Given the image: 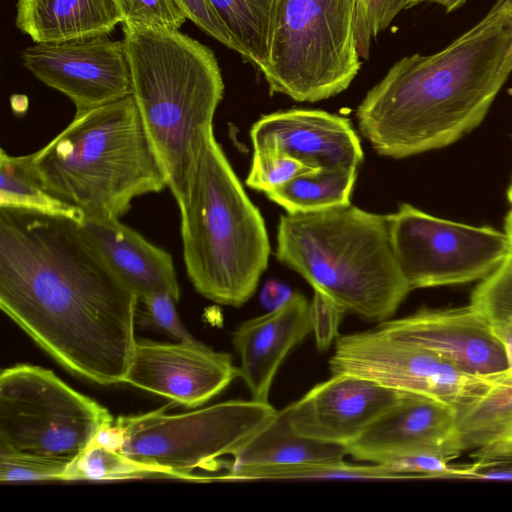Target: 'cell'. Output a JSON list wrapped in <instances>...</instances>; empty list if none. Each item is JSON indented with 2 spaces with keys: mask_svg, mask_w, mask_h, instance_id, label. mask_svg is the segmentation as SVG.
Returning <instances> with one entry per match:
<instances>
[{
  "mask_svg": "<svg viewBox=\"0 0 512 512\" xmlns=\"http://www.w3.org/2000/svg\"><path fill=\"white\" fill-rule=\"evenodd\" d=\"M0 307L68 371L100 385L123 383L138 297L79 220L0 208Z\"/></svg>",
  "mask_w": 512,
  "mask_h": 512,
  "instance_id": "obj_1",
  "label": "cell"
},
{
  "mask_svg": "<svg viewBox=\"0 0 512 512\" xmlns=\"http://www.w3.org/2000/svg\"><path fill=\"white\" fill-rule=\"evenodd\" d=\"M240 49L241 57L262 72L269 60L278 0H209Z\"/></svg>",
  "mask_w": 512,
  "mask_h": 512,
  "instance_id": "obj_24",
  "label": "cell"
},
{
  "mask_svg": "<svg viewBox=\"0 0 512 512\" xmlns=\"http://www.w3.org/2000/svg\"><path fill=\"white\" fill-rule=\"evenodd\" d=\"M121 25L159 26L179 29L186 22L174 0H113Z\"/></svg>",
  "mask_w": 512,
  "mask_h": 512,
  "instance_id": "obj_31",
  "label": "cell"
},
{
  "mask_svg": "<svg viewBox=\"0 0 512 512\" xmlns=\"http://www.w3.org/2000/svg\"><path fill=\"white\" fill-rule=\"evenodd\" d=\"M456 421L454 407L406 394L346 447L353 458L377 464L422 453L454 459L463 451Z\"/></svg>",
  "mask_w": 512,
  "mask_h": 512,
  "instance_id": "obj_16",
  "label": "cell"
},
{
  "mask_svg": "<svg viewBox=\"0 0 512 512\" xmlns=\"http://www.w3.org/2000/svg\"><path fill=\"white\" fill-rule=\"evenodd\" d=\"M131 89L177 205L223 98L214 52L179 29L122 25Z\"/></svg>",
  "mask_w": 512,
  "mask_h": 512,
  "instance_id": "obj_3",
  "label": "cell"
},
{
  "mask_svg": "<svg viewBox=\"0 0 512 512\" xmlns=\"http://www.w3.org/2000/svg\"><path fill=\"white\" fill-rule=\"evenodd\" d=\"M457 411L462 450L475 456L512 449V368L491 374L487 387Z\"/></svg>",
  "mask_w": 512,
  "mask_h": 512,
  "instance_id": "obj_21",
  "label": "cell"
},
{
  "mask_svg": "<svg viewBox=\"0 0 512 512\" xmlns=\"http://www.w3.org/2000/svg\"><path fill=\"white\" fill-rule=\"evenodd\" d=\"M345 311L323 293L314 290L310 302L312 332L316 346L320 351H326L337 339L338 329Z\"/></svg>",
  "mask_w": 512,
  "mask_h": 512,
  "instance_id": "obj_34",
  "label": "cell"
},
{
  "mask_svg": "<svg viewBox=\"0 0 512 512\" xmlns=\"http://www.w3.org/2000/svg\"><path fill=\"white\" fill-rule=\"evenodd\" d=\"M23 66L46 86L67 96L76 112L131 95L123 41L108 36L61 43H34L22 52Z\"/></svg>",
  "mask_w": 512,
  "mask_h": 512,
  "instance_id": "obj_12",
  "label": "cell"
},
{
  "mask_svg": "<svg viewBox=\"0 0 512 512\" xmlns=\"http://www.w3.org/2000/svg\"><path fill=\"white\" fill-rule=\"evenodd\" d=\"M388 218L394 254L411 290L482 280L512 252L505 230L440 218L408 203Z\"/></svg>",
  "mask_w": 512,
  "mask_h": 512,
  "instance_id": "obj_10",
  "label": "cell"
},
{
  "mask_svg": "<svg viewBox=\"0 0 512 512\" xmlns=\"http://www.w3.org/2000/svg\"><path fill=\"white\" fill-rule=\"evenodd\" d=\"M504 230L512 239V208L509 210V212L506 215Z\"/></svg>",
  "mask_w": 512,
  "mask_h": 512,
  "instance_id": "obj_40",
  "label": "cell"
},
{
  "mask_svg": "<svg viewBox=\"0 0 512 512\" xmlns=\"http://www.w3.org/2000/svg\"><path fill=\"white\" fill-rule=\"evenodd\" d=\"M178 207L183 261L195 290L216 303L242 306L256 291L271 248L264 219L213 129L202 139Z\"/></svg>",
  "mask_w": 512,
  "mask_h": 512,
  "instance_id": "obj_6",
  "label": "cell"
},
{
  "mask_svg": "<svg viewBox=\"0 0 512 512\" xmlns=\"http://www.w3.org/2000/svg\"><path fill=\"white\" fill-rule=\"evenodd\" d=\"M32 165L52 195L83 218L120 219L167 179L132 95L80 112Z\"/></svg>",
  "mask_w": 512,
  "mask_h": 512,
  "instance_id": "obj_4",
  "label": "cell"
},
{
  "mask_svg": "<svg viewBox=\"0 0 512 512\" xmlns=\"http://www.w3.org/2000/svg\"><path fill=\"white\" fill-rule=\"evenodd\" d=\"M389 336L428 349L473 375H491L509 368L505 350L490 320L469 304L428 309L377 327Z\"/></svg>",
  "mask_w": 512,
  "mask_h": 512,
  "instance_id": "obj_15",
  "label": "cell"
},
{
  "mask_svg": "<svg viewBox=\"0 0 512 512\" xmlns=\"http://www.w3.org/2000/svg\"><path fill=\"white\" fill-rule=\"evenodd\" d=\"M404 9V0H355L354 34L360 58H367L372 41Z\"/></svg>",
  "mask_w": 512,
  "mask_h": 512,
  "instance_id": "obj_29",
  "label": "cell"
},
{
  "mask_svg": "<svg viewBox=\"0 0 512 512\" xmlns=\"http://www.w3.org/2000/svg\"><path fill=\"white\" fill-rule=\"evenodd\" d=\"M238 376L239 368L229 353L215 351L200 341L137 340L123 383L196 408Z\"/></svg>",
  "mask_w": 512,
  "mask_h": 512,
  "instance_id": "obj_13",
  "label": "cell"
},
{
  "mask_svg": "<svg viewBox=\"0 0 512 512\" xmlns=\"http://www.w3.org/2000/svg\"><path fill=\"white\" fill-rule=\"evenodd\" d=\"M217 479L229 481L295 480V479H400L384 464L354 465L342 460L290 465L245 466L229 468Z\"/></svg>",
  "mask_w": 512,
  "mask_h": 512,
  "instance_id": "obj_26",
  "label": "cell"
},
{
  "mask_svg": "<svg viewBox=\"0 0 512 512\" xmlns=\"http://www.w3.org/2000/svg\"><path fill=\"white\" fill-rule=\"evenodd\" d=\"M114 421L51 370L17 364L0 373V454L72 463Z\"/></svg>",
  "mask_w": 512,
  "mask_h": 512,
  "instance_id": "obj_9",
  "label": "cell"
},
{
  "mask_svg": "<svg viewBox=\"0 0 512 512\" xmlns=\"http://www.w3.org/2000/svg\"><path fill=\"white\" fill-rule=\"evenodd\" d=\"M121 15L113 0H17L16 27L34 43L108 36Z\"/></svg>",
  "mask_w": 512,
  "mask_h": 512,
  "instance_id": "obj_20",
  "label": "cell"
},
{
  "mask_svg": "<svg viewBox=\"0 0 512 512\" xmlns=\"http://www.w3.org/2000/svg\"><path fill=\"white\" fill-rule=\"evenodd\" d=\"M347 447L297 434L282 410L234 455L226 468L342 460Z\"/></svg>",
  "mask_w": 512,
  "mask_h": 512,
  "instance_id": "obj_22",
  "label": "cell"
},
{
  "mask_svg": "<svg viewBox=\"0 0 512 512\" xmlns=\"http://www.w3.org/2000/svg\"><path fill=\"white\" fill-rule=\"evenodd\" d=\"M160 475L155 467L134 461L118 450L93 441L68 466L62 480H120Z\"/></svg>",
  "mask_w": 512,
  "mask_h": 512,
  "instance_id": "obj_27",
  "label": "cell"
},
{
  "mask_svg": "<svg viewBox=\"0 0 512 512\" xmlns=\"http://www.w3.org/2000/svg\"><path fill=\"white\" fill-rule=\"evenodd\" d=\"M70 464L57 459L0 454V480L1 482L62 480Z\"/></svg>",
  "mask_w": 512,
  "mask_h": 512,
  "instance_id": "obj_32",
  "label": "cell"
},
{
  "mask_svg": "<svg viewBox=\"0 0 512 512\" xmlns=\"http://www.w3.org/2000/svg\"><path fill=\"white\" fill-rule=\"evenodd\" d=\"M81 227L113 271L138 298L167 293L177 301L180 288L170 253L114 218H83Z\"/></svg>",
  "mask_w": 512,
  "mask_h": 512,
  "instance_id": "obj_19",
  "label": "cell"
},
{
  "mask_svg": "<svg viewBox=\"0 0 512 512\" xmlns=\"http://www.w3.org/2000/svg\"><path fill=\"white\" fill-rule=\"evenodd\" d=\"M166 407L120 416L114 421L118 451L164 476L197 479V468L216 469L269 424L278 411L270 403L229 400L185 413Z\"/></svg>",
  "mask_w": 512,
  "mask_h": 512,
  "instance_id": "obj_8",
  "label": "cell"
},
{
  "mask_svg": "<svg viewBox=\"0 0 512 512\" xmlns=\"http://www.w3.org/2000/svg\"><path fill=\"white\" fill-rule=\"evenodd\" d=\"M354 15L355 0H278L261 72L270 93L317 102L346 90L361 67Z\"/></svg>",
  "mask_w": 512,
  "mask_h": 512,
  "instance_id": "obj_7",
  "label": "cell"
},
{
  "mask_svg": "<svg viewBox=\"0 0 512 512\" xmlns=\"http://www.w3.org/2000/svg\"><path fill=\"white\" fill-rule=\"evenodd\" d=\"M309 170L310 167L287 155L254 152L246 185L266 193Z\"/></svg>",
  "mask_w": 512,
  "mask_h": 512,
  "instance_id": "obj_30",
  "label": "cell"
},
{
  "mask_svg": "<svg viewBox=\"0 0 512 512\" xmlns=\"http://www.w3.org/2000/svg\"><path fill=\"white\" fill-rule=\"evenodd\" d=\"M484 456L496 458V459L512 466V449L509 451L503 452V453L484 455ZM476 457H478V456H476Z\"/></svg>",
  "mask_w": 512,
  "mask_h": 512,
  "instance_id": "obj_39",
  "label": "cell"
},
{
  "mask_svg": "<svg viewBox=\"0 0 512 512\" xmlns=\"http://www.w3.org/2000/svg\"><path fill=\"white\" fill-rule=\"evenodd\" d=\"M293 293L285 284L277 280H269L262 288L260 302L265 309L271 311L286 303Z\"/></svg>",
  "mask_w": 512,
  "mask_h": 512,
  "instance_id": "obj_36",
  "label": "cell"
},
{
  "mask_svg": "<svg viewBox=\"0 0 512 512\" xmlns=\"http://www.w3.org/2000/svg\"><path fill=\"white\" fill-rule=\"evenodd\" d=\"M512 73V0L443 50L398 60L356 110L382 156L406 158L449 146L477 128Z\"/></svg>",
  "mask_w": 512,
  "mask_h": 512,
  "instance_id": "obj_2",
  "label": "cell"
},
{
  "mask_svg": "<svg viewBox=\"0 0 512 512\" xmlns=\"http://www.w3.org/2000/svg\"><path fill=\"white\" fill-rule=\"evenodd\" d=\"M329 367L332 374L357 375L456 410L484 391L490 381V375L469 374L440 355L378 328L339 336Z\"/></svg>",
  "mask_w": 512,
  "mask_h": 512,
  "instance_id": "obj_11",
  "label": "cell"
},
{
  "mask_svg": "<svg viewBox=\"0 0 512 512\" xmlns=\"http://www.w3.org/2000/svg\"><path fill=\"white\" fill-rule=\"evenodd\" d=\"M0 208L83 219L78 210L46 190L33 168L31 154L12 156L3 148L0 151Z\"/></svg>",
  "mask_w": 512,
  "mask_h": 512,
  "instance_id": "obj_25",
  "label": "cell"
},
{
  "mask_svg": "<svg viewBox=\"0 0 512 512\" xmlns=\"http://www.w3.org/2000/svg\"><path fill=\"white\" fill-rule=\"evenodd\" d=\"M468 0H404V9L411 8L421 2H433L442 5L447 12L461 7Z\"/></svg>",
  "mask_w": 512,
  "mask_h": 512,
  "instance_id": "obj_38",
  "label": "cell"
},
{
  "mask_svg": "<svg viewBox=\"0 0 512 512\" xmlns=\"http://www.w3.org/2000/svg\"><path fill=\"white\" fill-rule=\"evenodd\" d=\"M275 256L345 313L385 322L411 291L398 266L388 215L351 204L281 215Z\"/></svg>",
  "mask_w": 512,
  "mask_h": 512,
  "instance_id": "obj_5",
  "label": "cell"
},
{
  "mask_svg": "<svg viewBox=\"0 0 512 512\" xmlns=\"http://www.w3.org/2000/svg\"><path fill=\"white\" fill-rule=\"evenodd\" d=\"M491 329L505 350L509 368H512V318L492 321Z\"/></svg>",
  "mask_w": 512,
  "mask_h": 512,
  "instance_id": "obj_37",
  "label": "cell"
},
{
  "mask_svg": "<svg viewBox=\"0 0 512 512\" xmlns=\"http://www.w3.org/2000/svg\"><path fill=\"white\" fill-rule=\"evenodd\" d=\"M176 302L177 300L167 293H155L138 298L142 321L162 331L176 342H198L183 325L176 309Z\"/></svg>",
  "mask_w": 512,
  "mask_h": 512,
  "instance_id": "obj_33",
  "label": "cell"
},
{
  "mask_svg": "<svg viewBox=\"0 0 512 512\" xmlns=\"http://www.w3.org/2000/svg\"><path fill=\"white\" fill-rule=\"evenodd\" d=\"M254 152L292 157L311 169L356 168L363 162L360 139L348 118L315 109L263 115L250 130Z\"/></svg>",
  "mask_w": 512,
  "mask_h": 512,
  "instance_id": "obj_17",
  "label": "cell"
},
{
  "mask_svg": "<svg viewBox=\"0 0 512 512\" xmlns=\"http://www.w3.org/2000/svg\"><path fill=\"white\" fill-rule=\"evenodd\" d=\"M406 394L352 374H332L283 409L306 438L347 446Z\"/></svg>",
  "mask_w": 512,
  "mask_h": 512,
  "instance_id": "obj_14",
  "label": "cell"
},
{
  "mask_svg": "<svg viewBox=\"0 0 512 512\" xmlns=\"http://www.w3.org/2000/svg\"><path fill=\"white\" fill-rule=\"evenodd\" d=\"M186 19L227 48L240 53L230 33L218 17L209 0H174Z\"/></svg>",
  "mask_w": 512,
  "mask_h": 512,
  "instance_id": "obj_35",
  "label": "cell"
},
{
  "mask_svg": "<svg viewBox=\"0 0 512 512\" xmlns=\"http://www.w3.org/2000/svg\"><path fill=\"white\" fill-rule=\"evenodd\" d=\"M312 333L310 302L295 292L277 309L241 323L233 333L239 376L253 400L269 403L274 377L290 350Z\"/></svg>",
  "mask_w": 512,
  "mask_h": 512,
  "instance_id": "obj_18",
  "label": "cell"
},
{
  "mask_svg": "<svg viewBox=\"0 0 512 512\" xmlns=\"http://www.w3.org/2000/svg\"><path fill=\"white\" fill-rule=\"evenodd\" d=\"M356 168H316L297 175L265 193L286 213H308L350 203L357 178Z\"/></svg>",
  "mask_w": 512,
  "mask_h": 512,
  "instance_id": "obj_23",
  "label": "cell"
},
{
  "mask_svg": "<svg viewBox=\"0 0 512 512\" xmlns=\"http://www.w3.org/2000/svg\"><path fill=\"white\" fill-rule=\"evenodd\" d=\"M470 304L490 322L512 318V252L480 281L472 292Z\"/></svg>",
  "mask_w": 512,
  "mask_h": 512,
  "instance_id": "obj_28",
  "label": "cell"
},
{
  "mask_svg": "<svg viewBox=\"0 0 512 512\" xmlns=\"http://www.w3.org/2000/svg\"><path fill=\"white\" fill-rule=\"evenodd\" d=\"M507 199L512 206V181L507 190Z\"/></svg>",
  "mask_w": 512,
  "mask_h": 512,
  "instance_id": "obj_41",
  "label": "cell"
}]
</instances>
